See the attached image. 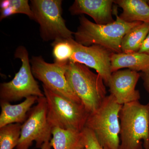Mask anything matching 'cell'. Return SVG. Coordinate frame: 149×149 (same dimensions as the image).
I'll return each instance as SVG.
<instances>
[{
    "instance_id": "6da1fadb",
    "label": "cell",
    "mask_w": 149,
    "mask_h": 149,
    "mask_svg": "<svg viewBox=\"0 0 149 149\" xmlns=\"http://www.w3.org/2000/svg\"><path fill=\"white\" fill-rule=\"evenodd\" d=\"M114 22L98 24L90 21L84 15L79 17L80 25L74 32L75 41L80 45L89 47L93 45L102 46L113 53H121V42L125 34L142 22L128 23L123 21L115 13Z\"/></svg>"
},
{
    "instance_id": "7a4b0ae2",
    "label": "cell",
    "mask_w": 149,
    "mask_h": 149,
    "mask_svg": "<svg viewBox=\"0 0 149 149\" xmlns=\"http://www.w3.org/2000/svg\"><path fill=\"white\" fill-rule=\"evenodd\" d=\"M119 149L149 148V105L138 101L123 105L119 113Z\"/></svg>"
},
{
    "instance_id": "3957f363",
    "label": "cell",
    "mask_w": 149,
    "mask_h": 149,
    "mask_svg": "<svg viewBox=\"0 0 149 149\" xmlns=\"http://www.w3.org/2000/svg\"><path fill=\"white\" fill-rule=\"evenodd\" d=\"M65 75L88 112L95 111L107 97L105 84L101 76L86 65L71 61L67 65Z\"/></svg>"
},
{
    "instance_id": "277c9868",
    "label": "cell",
    "mask_w": 149,
    "mask_h": 149,
    "mask_svg": "<svg viewBox=\"0 0 149 149\" xmlns=\"http://www.w3.org/2000/svg\"><path fill=\"white\" fill-rule=\"evenodd\" d=\"M122 107L110 94L95 111L90 113L86 121L85 128L93 131L99 143L105 148L119 149V113Z\"/></svg>"
},
{
    "instance_id": "5b68a950",
    "label": "cell",
    "mask_w": 149,
    "mask_h": 149,
    "mask_svg": "<svg viewBox=\"0 0 149 149\" xmlns=\"http://www.w3.org/2000/svg\"><path fill=\"white\" fill-rule=\"evenodd\" d=\"M42 87L47 104L48 122L52 129L58 127L83 131L90 114L84 105L64 97L44 85Z\"/></svg>"
},
{
    "instance_id": "8992f818",
    "label": "cell",
    "mask_w": 149,
    "mask_h": 149,
    "mask_svg": "<svg viewBox=\"0 0 149 149\" xmlns=\"http://www.w3.org/2000/svg\"><path fill=\"white\" fill-rule=\"evenodd\" d=\"M62 5L61 0L30 1L34 20L40 24V36L44 41L73 39L74 32L66 27L63 17Z\"/></svg>"
},
{
    "instance_id": "52a82bcc",
    "label": "cell",
    "mask_w": 149,
    "mask_h": 149,
    "mask_svg": "<svg viewBox=\"0 0 149 149\" xmlns=\"http://www.w3.org/2000/svg\"><path fill=\"white\" fill-rule=\"evenodd\" d=\"M15 57L19 58L21 67L13 79L0 85V101H18L30 96L45 97L32 74L28 51L25 47L19 46L15 50Z\"/></svg>"
},
{
    "instance_id": "ba28073f",
    "label": "cell",
    "mask_w": 149,
    "mask_h": 149,
    "mask_svg": "<svg viewBox=\"0 0 149 149\" xmlns=\"http://www.w3.org/2000/svg\"><path fill=\"white\" fill-rule=\"evenodd\" d=\"M52 128L47 120V104L45 97H39L31 109L27 119L22 125L21 133L16 149H29L34 141L37 148L49 142Z\"/></svg>"
},
{
    "instance_id": "9c48e42d",
    "label": "cell",
    "mask_w": 149,
    "mask_h": 149,
    "mask_svg": "<svg viewBox=\"0 0 149 149\" xmlns=\"http://www.w3.org/2000/svg\"><path fill=\"white\" fill-rule=\"evenodd\" d=\"M32 74L43 85L54 92L72 101L82 103L65 77L67 64L48 63L41 56L30 60Z\"/></svg>"
},
{
    "instance_id": "30bf717a",
    "label": "cell",
    "mask_w": 149,
    "mask_h": 149,
    "mask_svg": "<svg viewBox=\"0 0 149 149\" xmlns=\"http://www.w3.org/2000/svg\"><path fill=\"white\" fill-rule=\"evenodd\" d=\"M73 52L70 61L77 63L95 70L107 85L111 76V58L112 52L98 45L87 47L70 39Z\"/></svg>"
},
{
    "instance_id": "8fae6325",
    "label": "cell",
    "mask_w": 149,
    "mask_h": 149,
    "mask_svg": "<svg viewBox=\"0 0 149 149\" xmlns=\"http://www.w3.org/2000/svg\"><path fill=\"white\" fill-rule=\"evenodd\" d=\"M140 73L131 70H118L112 73L107 86L109 88L118 103L123 105L132 102L138 101L141 98L139 91L136 90Z\"/></svg>"
},
{
    "instance_id": "7c38bea8",
    "label": "cell",
    "mask_w": 149,
    "mask_h": 149,
    "mask_svg": "<svg viewBox=\"0 0 149 149\" xmlns=\"http://www.w3.org/2000/svg\"><path fill=\"white\" fill-rule=\"evenodd\" d=\"M112 0H75L69 8L72 15H88L98 24L114 22Z\"/></svg>"
},
{
    "instance_id": "4fadbf2b",
    "label": "cell",
    "mask_w": 149,
    "mask_h": 149,
    "mask_svg": "<svg viewBox=\"0 0 149 149\" xmlns=\"http://www.w3.org/2000/svg\"><path fill=\"white\" fill-rule=\"evenodd\" d=\"M38 98L36 96H30L22 102L15 105L1 101L0 128L9 124L24 123L28 116L27 113L30 111L32 106L37 103Z\"/></svg>"
},
{
    "instance_id": "5bb4252c",
    "label": "cell",
    "mask_w": 149,
    "mask_h": 149,
    "mask_svg": "<svg viewBox=\"0 0 149 149\" xmlns=\"http://www.w3.org/2000/svg\"><path fill=\"white\" fill-rule=\"evenodd\" d=\"M123 68L145 72L149 70V55L139 52L113 53L111 58L112 73Z\"/></svg>"
},
{
    "instance_id": "9a60e30c",
    "label": "cell",
    "mask_w": 149,
    "mask_h": 149,
    "mask_svg": "<svg viewBox=\"0 0 149 149\" xmlns=\"http://www.w3.org/2000/svg\"><path fill=\"white\" fill-rule=\"evenodd\" d=\"M113 3L122 8L119 15L128 23L140 22L149 23V5L145 0H115Z\"/></svg>"
},
{
    "instance_id": "2e32d148",
    "label": "cell",
    "mask_w": 149,
    "mask_h": 149,
    "mask_svg": "<svg viewBox=\"0 0 149 149\" xmlns=\"http://www.w3.org/2000/svg\"><path fill=\"white\" fill-rule=\"evenodd\" d=\"M51 146L54 149H82L85 148L83 131L65 130L58 127L52 129Z\"/></svg>"
},
{
    "instance_id": "e0dca14e",
    "label": "cell",
    "mask_w": 149,
    "mask_h": 149,
    "mask_svg": "<svg viewBox=\"0 0 149 149\" xmlns=\"http://www.w3.org/2000/svg\"><path fill=\"white\" fill-rule=\"evenodd\" d=\"M149 32V23L142 22L127 32L123 38L121 44L122 53L139 52Z\"/></svg>"
},
{
    "instance_id": "ac0fdd59",
    "label": "cell",
    "mask_w": 149,
    "mask_h": 149,
    "mask_svg": "<svg viewBox=\"0 0 149 149\" xmlns=\"http://www.w3.org/2000/svg\"><path fill=\"white\" fill-rule=\"evenodd\" d=\"M0 20L16 14L26 15L34 20V16L27 0H2L0 2Z\"/></svg>"
},
{
    "instance_id": "d6986e66",
    "label": "cell",
    "mask_w": 149,
    "mask_h": 149,
    "mask_svg": "<svg viewBox=\"0 0 149 149\" xmlns=\"http://www.w3.org/2000/svg\"><path fill=\"white\" fill-rule=\"evenodd\" d=\"M22 125L14 123L0 128V149L16 148L21 133Z\"/></svg>"
},
{
    "instance_id": "ffe728a7",
    "label": "cell",
    "mask_w": 149,
    "mask_h": 149,
    "mask_svg": "<svg viewBox=\"0 0 149 149\" xmlns=\"http://www.w3.org/2000/svg\"><path fill=\"white\" fill-rule=\"evenodd\" d=\"M70 40H56L52 44L53 47V55L55 63L67 64L70 60L73 49Z\"/></svg>"
},
{
    "instance_id": "44dd1931",
    "label": "cell",
    "mask_w": 149,
    "mask_h": 149,
    "mask_svg": "<svg viewBox=\"0 0 149 149\" xmlns=\"http://www.w3.org/2000/svg\"><path fill=\"white\" fill-rule=\"evenodd\" d=\"M85 149H107L102 146L93 131L87 128L83 129Z\"/></svg>"
},
{
    "instance_id": "7402d4cb",
    "label": "cell",
    "mask_w": 149,
    "mask_h": 149,
    "mask_svg": "<svg viewBox=\"0 0 149 149\" xmlns=\"http://www.w3.org/2000/svg\"><path fill=\"white\" fill-rule=\"evenodd\" d=\"M140 74L143 80L144 88L149 94V70L145 72H141ZM148 104L149 105V102Z\"/></svg>"
},
{
    "instance_id": "603a6c76",
    "label": "cell",
    "mask_w": 149,
    "mask_h": 149,
    "mask_svg": "<svg viewBox=\"0 0 149 149\" xmlns=\"http://www.w3.org/2000/svg\"><path fill=\"white\" fill-rule=\"evenodd\" d=\"M139 52L141 53L146 54L149 55V32L141 45Z\"/></svg>"
},
{
    "instance_id": "cb8c5ba5",
    "label": "cell",
    "mask_w": 149,
    "mask_h": 149,
    "mask_svg": "<svg viewBox=\"0 0 149 149\" xmlns=\"http://www.w3.org/2000/svg\"><path fill=\"white\" fill-rule=\"evenodd\" d=\"M51 148L52 146H51L50 143V142H48L43 144L41 149H51Z\"/></svg>"
},
{
    "instance_id": "d4e9b609",
    "label": "cell",
    "mask_w": 149,
    "mask_h": 149,
    "mask_svg": "<svg viewBox=\"0 0 149 149\" xmlns=\"http://www.w3.org/2000/svg\"><path fill=\"white\" fill-rule=\"evenodd\" d=\"M148 4L149 5V1H148Z\"/></svg>"
},
{
    "instance_id": "484cf974",
    "label": "cell",
    "mask_w": 149,
    "mask_h": 149,
    "mask_svg": "<svg viewBox=\"0 0 149 149\" xmlns=\"http://www.w3.org/2000/svg\"><path fill=\"white\" fill-rule=\"evenodd\" d=\"M82 149H85V148H84Z\"/></svg>"
},
{
    "instance_id": "4316f807",
    "label": "cell",
    "mask_w": 149,
    "mask_h": 149,
    "mask_svg": "<svg viewBox=\"0 0 149 149\" xmlns=\"http://www.w3.org/2000/svg\"><path fill=\"white\" fill-rule=\"evenodd\" d=\"M148 149H149V148Z\"/></svg>"
}]
</instances>
